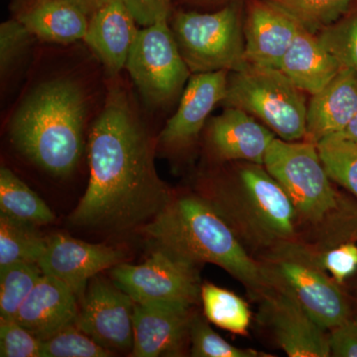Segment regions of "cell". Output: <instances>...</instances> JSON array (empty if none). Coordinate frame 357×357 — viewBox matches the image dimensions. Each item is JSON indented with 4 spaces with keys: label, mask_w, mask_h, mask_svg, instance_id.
I'll list each match as a JSON object with an SVG mask.
<instances>
[{
    "label": "cell",
    "mask_w": 357,
    "mask_h": 357,
    "mask_svg": "<svg viewBox=\"0 0 357 357\" xmlns=\"http://www.w3.org/2000/svg\"><path fill=\"white\" fill-rule=\"evenodd\" d=\"M201 300L204 316L210 323L236 335H248L251 312L243 298L227 289L206 283L202 285Z\"/></svg>",
    "instance_id": "cell-25"
},
{
    "label": "cell",
    "mask_w": 357,
    "mask_h": 357,
    "mask_svg": "<svg viewBox=\"0 0 357 357\" xmlns=\"http://www.w3.org/2000/svg\"><path fill=\"white\" fill-rule=\"evenodd\" d=\"M43 274L37 263L17 262L0 268V319H16Z\"/></svg>",
    "instance_id": "cell-26"
},
{
    "label": "cell",
    "mask_w": 357,
    "mask_h": 357,
    "mask_svg": "<svg viewBox=\"0 0 357 357\" xmlns=\"http://www.w3.org/2000/svg\"><path fill=\"white\" fill-rule=\"evenodd\" d=\"M305 93L280 70L246 63L230 72L222 103L259 119L280 139L301 141L306 137Z\"/></svg>",
    "instance_id": "cell-6"
},
{
    "label": "cell",
    "mask_w": 357,
    "mask_h": 357,
    "mask_svg": "<svg viewBox=\"0 0 357 357\" xmlns=\"http://www.w3.org/2000/svg\"><path fill=\"white\" fill-rule=\"evenodd\" d=\"M342 68L319 41L318 34L301 24L279 70L301 91L312 96L325 88Z\"/></svg>",
    "instance_id": "cell-22"
},
{
    "label": "cell",
    "mask_w": 357,
    "mask_h": 357,
    "mask_svg": "<svg viewBox=\"0 0 357 357\" xmlns=\"http://www.w3.org/2000/svg\"><path fill=\"white\" fill-rule=\"evenodd\" d=\"M185 3L197 4V6H220L229 4L230 2L237 1V0H180Z\"/></svg>",
    "instance_id": "cell-40"
},
{
    "label": "cell",
    "mask_w": 357,
    "mask_h": 357,
    "mask_svg": "<svg viewBox=\"0 0 357 357\" xmlns=\"http://www.w3.org/2000/svg\"><path fill=\"white\" fill-rule=\"evenodd\" d=\"M263 165L292 201L298 218L319 225L330 220L340 208L342 199L314 143L276 137Z\"/></svg>",
    "instance_id": "cell-8"
},
{
    "label": "cell",
    "mask_w": 357,
    "mask_h": 357,
    "mask_svg": "<svg viewBox=\"0 0 357 357\" xmlns=\"http://www.w3.org/2000/svg\"><path fill=\"white\" fill-rule=\"evenodd\" d=\"M123 2L141 27L169 20L173 11V0H123Z\"/></svg>",
    "instance_id": "cell-35"
},
{
    "label": "cell",
    "mask_w": 357,
    "mask_h": 357,
    "mask_svg": "<svg viewBox=\"0 0 357 357\" xmlns=\"http://www.w3.org/2000/svg\"><path fill=\"white\" fill-rule=\"evenodd\" d=\"M48 243L36 225L0 213V268L17 262L37 263Z\"/></svg>",
    "instance_id": "cell-24"
},
{
    "label": "cell",
    "mask_w": 357,
    "mask_h": 357,
    "mask_svg": "<svg viewBox=\"0 0 357 357\" xmlns=\"http://www.w3.org/2000/svg\"><path fill=\"white\" fill-rule=\"evenodd\" d=\"M190 309L177 303H135L131 356H183L190 340Z\"/></svg>",
    "instance_id": "cell-15"
},
{
    "label": "cell",
    "mask_w": 357,
    "mask_h": 357,
    "mask_svg": "<svg viewBox=\"0 0 357 357\" xmlns=\"http://www.w3.org/2000/svg\"><path fill=\"white\" fill-rule=\"evenodd\" d=\"M88 188L69 217L83 229L144 227L174 195L155 166V145L124 89H109L89 136Z\"/></svg>",
    "instance_id": "cell-1"
},
{
    "label": "cell",
    "mask_w": 357,
    "mask_h": 357,
    "mask_svg": "<svg viewBox=\"0 0 357 357\" xmlns=\"http://www.w3.org/2000/svg\"><path fill=\"white\" fill-rule=\"evenodd\" d=\"M134 306L135 302L114 283L95 276L89 281L75 325L112 352H131Z\"/></svg>",
    "instance_id": "cell-11"
},
{
    "label": "cell",
    "mask_w": 357,
    "mask_h": 357,
    "mask_svg": "<svg viewBox=\"0 0 357 357\" xmlns=\"http://www.w3.org/2000/svg\"><path fill=\"white\" fill-rule=\"evenodd\" d=\"M227 70L192 74L185 86L176 114L159 134L158 145L170 151L191 146L215 105L227 96Z\"/></svg>",
    "instance_id": "cell-14"
},
{
    "label": "cell",
    "mask_w": 357,
    "mask_h": 357,
    "mask_svg": "<svg viewBox=\"0 0 357 357\" xmlns=\"http://www.w3.org/2000/svg\"><path fill=\"white\" fill-rule=\"evenodd\" d=\"M114 352L72 325L43 340V357H109Z\"/></svg>",
    "instance_id": "cell-31"
},
{
    "label": "cell",
    "mask_w": 357,
    "mask_h": 357,
    "mask_svg": "<svg viewBox=\"0 0 357 357\" xmlns=\"http://www.w3.org/2000/svg\"><path fill=\"white\" fill-rule=\"evenodd\" d=\"M137 25L123 0H110L89 16L83 41L100 59L109 76H116L126 68L139 33Z\"/></svg>",
    "instance_id": "cell-18"
},
{
    "label": "cell",
    "mask_w": 357,
    "mask_h": 357,
    "mask_svg": "<svg viewBox=\"0 0 357 357\" xmlns=\"http://www.w3.org/2000/svg\"><path fill=\"white\" fill-rule=\"evenodd\" d=\"M318 37L342 67L357 73V8L352 7L337 22L319 31Z\"/></svg>",
    "instance_id": "cell-29"
},
{
    "label": "cell",
    "mask_w": 357,
    "mask_h": 357,
    "mask_svg": "<svg viewBox=\"0 0 357 357\" xmlns=\"http://www.w3.org/2000/svg\"><path fill=\"white\" fill-rule=\"evenodd\" d=\"M79 303L65 284L43 274L15 319L35 337L46 340L76 324Z\"/></svg>",
    "instance_id": "cell-19"
},
{
    "label": "cell",
    "mask_w": 357,
    "mask_h": 357,
    "mask_svg": "<svg viewBox=\"0 0 357 357\" xmlns=\"http://www.w3.org/2000/svg\"><path fill=\"white\" fill-rule=\"evenodd\" d=\"M67 1L81 9L89 17L96 11L100 10L105 4L109 3L110 0H67Z\"/></svg>",
    "instance_id": "cell-38"
},
{
    "label": "cell",
    "mask_w": 357,
    "mask_h": 357,
    "mask_svg": "<svg viewBox=\"0 0 357 357\" xmlns=\"http://www.w3.org/2000/svg\"><path fill=\"white\" fill-rule=\"evenodd\" d=\"M191 356L194 357H266L255 349H239L223 340L206 319L192 316L190 324Z\"/></svg>",
    "instance_id": "cell-30"
},
{
    "label": "cell",
    "mask_w": 357,
    "mask_h": 357,
    "mask_svg": "<svg viewBox=\"0 0 357 357\" xmlns=\"http://www.w3.org/2000/svg\"><path fill=\"white\" fill-rule=\"evenodd\" d=\"M338 135L342 136L345 139L349 140L357 145V112L351 121L347 124V128L342 132L338 133Z\"/></svg>",
    "instance_id": "cell-39"
},
{
    "label": "cell",
    "mask_w": 357,
    "mask_h": 357,
    "mask_svg": "<svg viewBox=\"0 0 357 357\" xmlns=\"http://www.w3.org/2000/svg\"><path fill=\"white\" fill-rule=\"evenodd\" d=\"M333 234L344 241H357V206L340 203V208L330 218Z\"/></svg>",
    "instance_id": "cell-37"
},
{
    "label": "cell",
    "mask_w": 357,
    "mask_h": 357,
    "mask_svg": "<svg viewBox=\"0 0 357 357\" xmlns=\"http://www.w3.org/2000/svg\"><path fill=\"white\" fill-rule=\"evenodd\" d=\"M154 244L202 264L211 263L234 276L259 299L272 287L261 262L250 255L225 218L201 194L173 196L161 213L142 227Z\"/></svg>",
    "instance_id": "cell-2"
},
{
    "label": "cell",
    "mask_w": 357,
    "mask_h": 357,
    "mask_svg": "<svg viewBox=\"0 0 357 357\" xmlns=\"http://www.w3.org/2000/svg\"><path fill=\"white\" fill-rule=\"evenodd\" d=\"M258 260L272 285L290 293L325 330L351 319L347 297L324 268L319 253L293 239L268 249Z\"/></svg>",
    "instance_id": "cell-5"
},
{
    "label": "cell",
    "mask_w": 357,
    "mask_h": 357,
    "mask_svg": "<svg viewBox=\"0 0 357 357\" xmlns=\"http://www.w3.org/2000/svg\"><path fill=\"white\" fill-rule=\"evenodd\" d=\"M285 9L309 31H319L337 22L357 0H268Z\"/></svg>",
    "instance_id": "cell-28"
},
{
    "label": "cell",
    "mask_w": 357,
    "mask_h": 357,
    "mask_svg": "<svg viewBox=\"0 0 357 357\" xmlns=\"http://www.w3.org/2000/svg\"><path fill=\"white\" fill-rule=\"evenodd\" d=\"M201 195L248 250L263 253L297 236L295 206L264 165L239 162L229 176L208 183Z\"/></svg>",
    "instance_id": "cell-4"
},
{
    "label": "cell",
    "mask_w": 357,
    "mask_h": 357,
    "mask_svg": "<svg viewBox=\"0 0 357 357\" xmlns=\"http://www.w3.org/2000/svg\"><path fill=\"white\" fill-rule=\"evenodd\" d=\"M123 253L105 244H93L63 234L48 236L38 265L44 274L62 282L81 303L89 281L103 270L123 261Z\"/></svg>",
    "instance_id": "cell-13"
},
{
    "label": "cell",
    "mask_w": 357,
    "mask_h": 357,
    "mask_svg": "<svg viewBox=\"0 0 357 357\" xmlns=\"http://www.w3.org/2000/svg\"><path fill=\"white\" fill-rule=\"evenodd\" d=\"M31 32L16 18L4 21L0 25V73L6 77L14 66L29 50L33 40Z\"/></svg>",
    "instance_id": "cell-32"
},
{
    "label": "cell",
    "mask_w": 357,
    "mask_h": 357,
    "mask_svg": "<svg viewBox=\"0 0 357 357\" xmlns=\"http://www.w3.org/2000/svg\"><path fill=\"white\" fill-rule=\"evenodd\" d=\"M301 23L268 0H245L244 57L248 64L279 69Z\"/></svg>",
    "instance_id": "cell-16"
},
{
    "label": "cell",
    "mask_w": 357,
    "mask_h": 357,
    "mask_svg": "<svg viewBox=\"0 0 357 357\" xmlns=\"http://www.w3.org/2000/svg\"><path fill=\"white\" fill-rule=\"evenodd\" d=\"M258 300L261 303L259 314L262 323L288 356H331L326 330L290 293L272 285Z\"/></svg>",
    "instance_id": "cell-12"
},
{
    "label": "cell",
    "mask_w": 357,
    "mask_h": 357,
    "mask_svg": "<svg viewBox=\"0 0 357 357\" xmlns=\"http://www.w3.org/2000/svg\"><path fill=\"white\" fill-rule=\"evenodd\" d=\"M357 112V73L342 67L325 88L312 96L307 105L306 137L319 142L342 132Z\"/></svg>",
    "instance_id": "cell-20"
},
{
    "label": "cell",
    "mask_w": 357,
    "mask_h": 357,
    "mask_svg": "<svg viewBox=\"0 0 357 357\" xmlns=\"http://www.w3.org/2000/svg\"><path fill=\"white\" fill-rule=\"evenodd\" d=\"M0 213L36 227L56 220L48 204L6 167L0 169Z\"/></svg>",
    "instance_id": "cell-23"
},
{
    "label": "cell",
    "mask_w": 357,
    "mask_h": 357,
    "mask_svg": "<svg viewBox=\"0 0 357 357\" xmlns=\"http://www.w3.org/2000/svg\"><path fill=\"white\" fill-rule=\"evenodd\" d=\"M275 134L255 117L236 107H225L208 122V142L211 153L220 162L264 164Z\"/></svg>",
    "instance_id": "cell-17"
},
{
    "label": "cell",
    "mask_w": 357,
    "mask_h": 357,
    "mask_svg": "<svg viewBox=\"0 0 357 357\" xmlns=\"http://www.w3.org/2000/svg\"><path fill=\"white\" fill-rule=\"evenodd\" d=\"M331 356L357 357V319L344 321L328 335Z\"/></svg>",
    "instance_id": "cell-36"
},
{
    "label": "cell",
    "mask_w": 357,
    "mask_h": 357,
    "mask_svg": "<svg viewBox=\"0 0 357 357\" xmlns=\"http://www.w3.org/2000/svg\"><path fill=\"white\" fill-rule=\"evenodd\" d=\"M316 145L331 180L357 199V145L338 134L328 136Z\"/></svg>",
    "instance_id": "cell-27"
},
{
    "label": "cell",
    "mask_w": 357,
    "mask_h": 357,
    "mask_svg": "<svg viewBox=\"0 0 357 357\" xmlns=\"http://www.w3.org/2000/svg\"><path fill=\"white\" fill-rule=\"evenodd\" d=\"M244 3L245 0H237L211 13L172 11L171 29L192 74L234 72L246 64Z\"/></svg>",
    "instance_id": "cell-7"
},
{
    "label": "cell",
    "mask_w": 357,
    "mask_h": 357,
    "mask_svg": "<svg viewBox=\"0 0 357 357\" xmlns=\"http://www.w3.org/2000/svg\"><path fill=\"white\" fill-rule=\"evenodd\" d=\"M13 17L35 38L54 44L84 40L89 17L67 0H13Z\"/></svg>",
    "instance_id": "cell-21"
},
{
    "label": "cell",
    "mask_w": 357,
    "mask_h": 357,
    "mask_svg": "<svg viewBox=\"0 0 357 357\" xmlns=\"http://www.w3.org/2000/svg\"><path fill=\"white\" fill-rule=\"evenodd\" d=\"M198 264L161 248H155L142 264L119 263L110 275L115 285L135 303H177L192 307L201 299Z\"/></svg>",
    "instance_id": "cell-10"
},
{
    "label": "cell",
    "mask_w": 357,
    "mask_h": 357,
    "mask_svg": "<svg viewBox=\"0 0 357 357\" xmlns=\"http://www.w3.org/2000/svg\"><path fill=\"white\" fill-rule=\"evenodd\" d=\"M86 107L84 91L74 82L57 79L41 84L14 114L11 142L52 175H70L83 154Z\"/></svg>",
    "instance_id": "cell-3"
},
{
    "label": "cell",
    "mask_w": 357,
    "mask_h": 357,
    "mask_svg": "<svg viewBox=\"0 0 357 357\" xmlns=\"http://www.w3.org/2000/svg\"><path fill=\"white\" fill-rule=\"evenodd\" d=\"M319 259L340 285L357 271V245L354 241H344L325 253H319Z\"/></svg>",
    "instance_id": "cell-34"
},
{
    "label": "cell",
    "mask_w": 357,
    "mask_h": 357,
    "mask_svg": "<svg viewBox=\"0 0 357 357\" xmlns=\"http://www.w3.org/2000/svg\"><path fill=\"white\" fill-rule=\"evenodd\" d=\"M126 69L141 96L153 107H164L175 100L192 74L169 20L141 28Z\"/></svg>",
    "instance_id": "cell-9"
},
{
    "label": "cell",
    "mask_w": 357,
    "mask_h": 357,
    "mask_svg": "<svg viewBox=\"0 0 357 357\" xmlns=\"http://www.w3.org/2000/svg\"><path fill=\"white\" fill-rule=\"evenodd\" d=\"M0 356L43 357V340L16 319H0Z\"/></svg>",
    "instance_id": "cell-33"
}]
</instances>
